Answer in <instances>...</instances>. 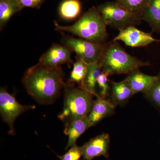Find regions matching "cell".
Returning a JSON list of instances; mask_svg holds the SVG:
<instances>
[{
  "label": "cell",
  "mask_w": 160,
  "mask_h": 160,
  "mask_svg": "<svg viewBox=\"0 0 160 160\" xmlns=\"http://www.w3.org/2000/svg\"><path fill=\"white\" fill-rule=\"evenodd\" d=\"M134 94L126 79L120 82H110V99L115 107L126 104Z\"/></svg>",
  "instance_id": "obj_13"
},
{
  "label": "cell",
  "mask_w": 160,
  "mask_h": 160,
  "mask_svg": "<svg viewBox=\"0 0 160 160\" xmlns=\"http://www.w3.org/2000/svg\"><path fill=\"white\" fill-rule=\"evenodd\" d=\"M35 106L21 105L12 95L4 88L0 89V112L2 119L9 127V134H15L14 123L17 118L23 112L34 109Z\"/></svg>",
  "instance_id": "obj_7"
},
{
  "label": "cell",
  "mask_w": 160,
  "mask_h": 160,
  "mask_svg": "<svg viewBox=\"0 0 160 160\" xmlns=\"http://www.w3.org/2000/svg\"><path fill=\"white\" fill-rule=\"evenodd\" d=\"M22 9L25 7L39 9L45 0H17Z\"/></svg>",
  "instance_id": "obj_24"
},
{
  "label": "cell",
  "mask_w": 160,
  "mask_h": 160,
  "mask_svg": "<svg viewBox=\"0 0 160 160\" xmlns=\"http://www.w3.org/2000/svg\"><path fill=\"white\" fill-rule=\"evenodd\" d=\"M98 63L102 71L109 75H128L140 67L150 65L149 62L130 55L118 43L114 41L105 44Z\"/></svg>",
  "instance_id": "obj_3"
},
{
  "label": "cell",
  "mask_w": 160,
  "mask_h": 160,
  "mask_svg": "<svg viewBox=\"0 0 160 160\" xmlns=\"http://www.w3.org/2000/svg\"><path fill=\"white\" fill-rule=\"evenodd\" d=\"M82 156V147L77 145L69 148L66 153L62 156H59L60 160H79Z\"/></svg>",
  "instance_id": "obj_23"
},
{
  "label": "cell",
  "mask_w": 160,
  "mask_h": 160,
  "mask_svg": "<svg viewBox=\"0 0 160 160\" xmlns=\"http://www.w3.org/2000/svg\"><path fill=\"white\" fill-rule=\"evenodd\" d=\"M109 75L102 71L97 78V85L100 89L99 96L107 98L110 94V82L108 78Z\"/></svg>",
  "instance_id": "obj_22"
},
{
  "label": "cell",
  "mask_w": 160,
  "mask_h": 160,
  "mask_svg": "<svg viewBox=\"0 0 160 160\" xmlns=\"http://www.w3.org/2000/svg\"><path fill=\"white\" fill-rule=\"evenodd\" d=\"M88 71L83 84V88L97 97L99 96L97 92V78L102 72L98 62L88 64Z\"/></svg>",
  "instance_id": "obj_16"
},
{
  "label": "cell",
  "mask_w": 160,
  "mask_h": 160,
  "mask_svg": "<svg viewBox=\"0 0 160 160\" xmlns=\"http://www.w3.org/2000/svg\"><path fill=\"white\" fill-rule=\"evenodd\" d=\"M62 42L87 64L98 62L105 45L68 36H63Z\"/></svg>",
  "instance_id": "obj_6"
},
{
  "label": "cell",
  "mask_w": 160,
  "mask_h": 160,
  "mask_svg": "<svg viewBox=\"0 0 160 160\" xmlns=\"http://www.w3.org/2000/svg\"><path fill=\"white\" fill-rule=\"evenodd\" d=\"M115 108L110 99L97 97L93 101L91 110L87 116L90 127L94 126L105 118L114 114Z\"/></svg>",
  "instance_id": "obj_11"
},
{
  "label": "cell",
  "mask_w": 160,
  "mask_h": 160,
  "mask_svg": "<svg viewBox=\"0 0 160 160\" xmlns=\"http://www.w3.org/2000/svg\"><path fill=\"white\" fill-rule=\"evenodd\" d=\"M76 58L77 61L73 63V69L67 83L73 85L77 83L78 84L79 87L83 88L88 71V64L77 56Z\"/></svg>",
  "instance_id": "obj_19"
},
{
  "label": "cell",
  "mask_w": 160,
  "mask_h": 160,
  "mask_svg": "<svg viewBox=\"0 0 160 160\" xmlns=\"http://www.w3.org/2000/svg\"><path fill=\"white\" fill-rule=\"evenodd\" d=\"M112 41H121L129 47H138L147 46L153 42H160V40L152 37L151 33L144 32L131 26L119 30Z\"/></svg>",
  "instance_id": "obj_8"
},
{
  "label": "cell",
  "mask_w": 160,
  "mask_h": 160,
  "mask_svg": "<svg viewBox=\"0 0 160 160\" xmlns=\"http://www.w3.org/2000/svg\"><path fill=\"white\" fill-rule=\"evenodd\" d=\"M82 10V5L79 0H65L59 7V13L64 20L74 19L79 15Z\"/></svg>",
  "instance_id": "obj_18"
},
{
  "label": "cell",
  "mask_w": 160,
  "mask_h": 160,
  "mask_svg": "<svg viewBox=\"0 0 160 160\" xmlns=\"http://www.w3.org/2000/svg\"><path fill=\"white\" fill-rule=\"evenodd\" d=\"M141 18L149 24L152 32L160 33V0H151Z\"/></svg>",
  "instance_id": "obj_15"
},
{
  "label": "cell",
  "mask_w": 160,
  "mask_h": 160,
  "mask_svg": "<svg viewBox=\"0 0 160 160\" xmlns=\"http://www.w3.org/2000/svg\"><path fill=\"white\" fill-rule=\"evenodd\" d=\"M72 50L65 45L52 44L50 48L40 58L39 62L49 66H61L65 63H72Z\"/></svg>",
  "instance_id": "obj_10"
},
{
  "label": "cell",
  "mask_w": 160,
  "mask_h": 160,
  "mask_svg": "<svg viewBox=\"0 0 160 160\" xmlns=\"http://www.w3.org/2000/svg\"><path fill=\"white\" fill-rule=\"evenodd\" d=\"M110 137L107 133L98 135L85 143L82 147L83 160H92L98 157H109Z\"/></svg>",
  "instance_id": "obj_9"
},
{
  "label": "cell",
  "mask_w": 160,
  "mask_h": 160,
  "mask_svg": "<svg viewBox=\"0 0 160 160\" xmlns=\"http://www.w3.org/2000/svg\"><path fill=\"white\" fill-rule=\"evenodd\" d=\"M64 102L62 112L58 116L65 125L88 116L93 102L92 96L86 89L66 83L64 87Z\"/></svg>",
  "instance_id": "obj_4"
},
{
  "label": "cell",
  "mask_w": 160,
  "mask_h": 160,
  "mask_svg": "<svg viewBox=\"0 0 160 160\" xmlns=\"http://www.w3.org/2000/svg\"><path fill=\"white\" fill-rule=\"evenodd\" d=\"M144 95L145 97L160 112V75Z\"/></svg>",
  "instance_id": "obj_21"
},
{
  "label": "cell",
  "mask_w": 160,
  "mask_h": 160,
  "mask_svg": "<svg viewBox=\"0 0 160 160\" xmlns=\"http://www.w3.org/2000/svg\"><path fill=\"white\" fill-rule=\"evenodd\" d=\"M22 9L17 0H0V28L3 29L12 17Z\"/></svg>",
  "instance_id": "obj_17"
},
{
  "label": "cell",
  "mask_w": 160,
  "mask_h": 160,
  "mask_svg": "<svg viewBox=\"0 0 160 160\" xmlns=\"http://www.w3.org/2000/svg\"><path fill=\"white\" fill-rule=\"evenodd\" d=\"M158 76V75L150 76L145 74L138 69L128 74L126 79L135 94L146 92L157 79Z\"/></svg>",
  "instance_id": "obj_12"
},
{
  "label": "cell",
  "mask_w": 160,
  "mask_h": 160,
  "mask_svg": "<svg viewBox=\"0 0 160 160\" xmlns=\"http://www.w3.org/2000/svg\"><path fill=\"white\" fill-rule=\"evenodd\" d=\"M55 29L68 32L81 38L98 44H105L108 38L107 25L95 7H92L71 26H62L54 21Z\"/></svg>",
  "instance_id": "obj_2"
},
{
  "label": "cell",
  "mask_w": 160,
  "mask_h": 160,
  "mask_svg": "<svg viewBox=\"0 0 160 160\" xmlns=\"http://www.w3.org/2000/svg\"><path fill=\"white\" fill-rule=\"evenodd\" d=\"M107 26L122 30L129 26L139 25L141 15L127 10L116 2H106L97 7Z\"/></svg>",
  "instance_id": "obj_5"
},
{
  "label": "cell",
  "mask_w": 160,
  "mask_h": 160,
  "mask_svg": "<svg viewBox=\"0 0 160 160\" xmlns=\"http://www.w3.org/2000/svg\"><path fill=\"white\" fill-rule=\"evenodd\" d=\"M151 0H115V2L129 11L142 15Z\"/></svg>",
  "instance_id": "obj_20"
},
{
  "label": "cell",
  "mask_w": 160,
  "mask_h": 160,
  "mask_svg": "<svg viewBox=\"0 0 160 160\" xmlns=\"http://www.w3.org/2000/svg\"><path fill=\"white\" fill-rule=\"evenodd\" d=\"M88 117L75 120L65 126L64 133L68 136V141L66 149L67 150L76 145L78 138L90 128Z\"/></svg>",
  "instance_id": "obj_14"
},
{
  "label": "cell",
  "mask_w": 160,
  "mask_h": 160,
  "mask_svg": "<svg viewBox=\"0 0 160 160\" xmlns=\"http://www.w3.org/2000/svg\"><path fill=\"white\" fill-rule=\"evenodd\" d=\"M64 72L62 66H49L38 63L24 73L22 82L27 92L42 105L51 104L64 88Z\"/></svg>",
  "instance_id": "obj_1"
}]
</instances>
